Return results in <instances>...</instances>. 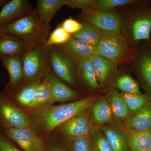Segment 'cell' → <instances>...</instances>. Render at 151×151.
I'll list each match as a JSON object with an SVG mask.
<instances>
[{"mask_svg":"<svg viewBox=\"0 0 151 151\" xmlns=\"http://www.w3.org/2000/svg\"><path fill=\"white\" fill-rule=\"evenodd\" d=\"M113 151H131L124 131L113 127H100Z\"/></svg>","mask_w":151,"mask_h":151,"instance_id":"22","label":"cell"},{"mask_svg":"<svg viewBox=\"0 0 151 151\" xmlns=\"http://www.w3.org/2000/svg\"><path fill=\"white\" fill-rule=\"evenodd\" d=\"M46 142L45 151H71L69 141L56 131L52 132Z\"/></svg>","mask_w":151,"mask_h":151,"instance_id":"30","label":"cell"},{"mask_svg":"<svg viewBox=\"0 0 151 151\" xmlns=\"http://www.w3.org/2000/svg\"><path fill=\"white\" fill-rule=\"evenodd\" d=\"M131 151H148L151 148V131H124Z\"/></svg>","mask_w":151,"mask_h":151,"instance_id":"24","label":"cell"},{"mask_svg":"<svg viewBox=\"0 0 151 151\" xmlns=\"http://www.w3.org/2000/svg\"><path fill=\"white\" fill-rule=\"evenodd\" d=\"M124 125L127 129L140 132L151 131V102L127 118Z\"/></svg>","mask_w":151,"mask_h":151,"instance_id":"17","label":"cell"},{"mask_svg":"<svg viewBox=\"0 0 151 151\" xmlns=\"http://www.w3.org/2000/svg\"><path fill=\"white\" fill-rule=\"evenodd\" d=\"M137 50L133 48L122 34L103 33L96 54L111 60L116 66L133 61Z\"/></svg>","mask_w":151,"mask_h":151,"instance_id":"4","label":"cell"},{"mask_svg":"<svg viewBox=\"0 0 151 151\" xmlns=\"http://www.w3.org/2000/svg\"><path fill=\"white\" fill-rule=\"evenodd\" d=\"M1 27L2 33L17 37L29 48L46 42L51 29L50 24L41 20L35 9L27 15Z\"/></svg>","mask_w":151,"mask_h":151,"instance_id":"3","label":"cell"},{"mask_svg":"<svg viewBox=\"0 0 151 151\" xmlns=\"http://www.w3.org/2000/svg\"><path fill=\"white\" fill-rule=\"evenodd\" d=\"M92 66L100 86H104L117 67L111 60L97 54L91 57Z\"/></svg>","mask_w":151,"mask_h":151,"instance_id":"21","label":"cell"},{"mask_svg":"<svg viewBox=\"0 0 151 151\" xmlns=\"http://www.w3.org/2000/svg\"><path fill=\"white\" fill-rule=\"evenodd\" d=\"M2 131L24 151H45L46 141L39 137L30 127L11 128Z\"/></svg>","mask_w":151,"mask_h":151,"instance_id":"10","label":"cell"},{"mask_svg":"<svg viewBox=\"0 0 151 151\" xmlns=\"http://www.w3.org/2000/svg\"><path fill=\"white\" fill-rule=\"evenodd\" d=\"M121 96L127 104L131 113H136L151 102V98L141 93L137 94L121 93Z\"/></svg>","mask_w":151,"mask_h":151,"instance_id":"28","label":"cell"},{"mask_svg":"<svg viewBox=\"0 0 151 151\" xmlns=\"http://www.w3.org/2000/svg\"><path fill=\"white\" fill-rule=\"evenodd\" d=\"M0 151H23L0 130Z\"/></svg>","mask_w":151,"mask_h":151,"instance_id":"37","label":"cell"},{"mask_svg":"<svg viewBox=\"0 0 151 151\" xmlns=\"http://www.w3.org/2000/svg\"><path fill=\"white\" fill-rule=\"evenodd\" d=\"M30 127L27 113L4 93H0V130Z\"/></svg>","mask_w":151,"mask_h":151,"instance_id":"7","label":"cell"},{"mask_svg":"<svg viewBox=\"0 0 151 151\" xmlns=\"http://www.w3.org/2000/svg\"><path fill=\"white\" fill-rule=\"evenodd\" d=\"M68 141L71 151H92V141L90 136Z\"/></svg>","mask_w":151,"mask_h":151,"instance_id":"34","label":"cell"},{"mask_svg":"<svg viewBox=\"0 0 151 151\" xmlns=\"http://www.w3.org/2000/svg\"><path fill=\"white\" fill-rule=\"evenodd\" d=\"M2 34V32L1 28L0 27V35H1Z\"/></svg>","mask_w":151,"mask_h":151,"instance_id":"39","label":"cell"},{"mask_svg":"<svg viewBox=\"0 0 151 151\" xmlns=\"http://www.w3.org/2000/svg\"><path fill=\"white\" fill-rule=\"evenodd\" d=\"M29 47L17 37L10 34L0 35V58L20 56L24 54Z\"/></svg>","mask_w":151,"mask_h":151,"instance_id":"15","label":"cell"},{"mask_svg":"<svg viewBox=\"0 0 151 151\" xmlns=\"http://www.w3.org/2000/svg\"><path fill=\"white\" fill-rule=\"evenodd\" d=\"M53 104L66 102L81 98V94L68 86L52 71L50 73Z\"/></svg>","mask_w":151,"mask_h":151,"instance_id":"16","label":"cell"},{"mask_svg":"<svg viewBox=\"0 0 151 151\" xmlns=\"http://www.w3.org/2000/svg\"><path fill=\"white\" fill-rule=\"evenodd\" d=\"M95 0H65V6L71 9H78L82 12L93 9Z\"/></svg>","mask_w":151,"mask_h":151,"instance_id":"35","label":"cell"},{"mask_svg":"<svg viewBox=\"0 0 151 151\" xmlns=\"http://www.w3.org/2000/svg\"><path fill=\"white\" fill-rule=\"evenodd\" d=\"M93 126L87 108L80 111L60 124L55 131L70 140L90 136Z\"/></svg>","mask_w":151,"mask_h":151,"instance_id":"8","label":"cell"},{"mask_svg":"<svg viewBox=\"0 0 151 151\" xmlns=\"http://www.w3.org/2000/svg\"><path fill=\"white\" fill-rule=\"evenodd\" d=\"M138 0H95L93 9L100 12H111L121 6L130 5L139 2Z\"/></svg>","mask_w":151,"mask_h":151,"instance_id":"31","label":"cell"},{"mask_svg":"<svg viewBox=\"0 0 151 151\" xmlns=\"http://www.w3.org/2000/svg\"><path fill=\"white\" fill-rule=\"evenodd\" d=\"M114 86L123 92L130 94L141 93L139 85L137 81L129 75L119 76L114 84Z\"/></svg>","mask_w":151,"mask_h":151,"instance_id":"32","label":"cell"},{"mask_svg":"<svg viewBox=\"0 0 151 151\" xmlns=\"http://www.w3.org/2000/svg\"><path fill=\"white\" fill-rule=\"evenodd\" d=\"M79 21L89 23L103 33L122 34L121 15L117 12H100L92 9L81 12L78 16Z\"/></svg>","mask_w":151,"mask_h":151,"instance_id":"9","label":"cell"},{"mask_svg":"<svg viewBox=\"0 0 151 151\" xmlns=\"http://www.w3.org/2000/svg\"><path fill=\"white\" fill-rule=\"evenodd\" d=\"M71 37L70 34L66 32L60 24L50 33L46 42L49 46L62 45L68 41Z\"/></svg>","mask_w":151,"mask_h":151,"instance_id":"33","label":"cell"},{"mask_svg":"<svg viewBox=\"0 0 151 151\" xmlns=\"http://www.w3.org/2000/svg\"><path fill=\"white\" fill-rule=\"evenodd\" d=\"M134 62L135 71L146 94L151 98V46L149 44L138 50Z\"/></svg>","mask_w":151,"mask_h":151,"instance_id":"11","label":"cell"},{"mask_svg":"<svg viewBox=\"0 0 151 151\" xmlns=\"http://www.w3.org/2000/svg\"><path fill=\"white\" fill-rule=\"evenodd\" d=\"M109 100L113 116L117 119H127L130 116L131 112L121 94L114 89L109 93Z\"/></svg>","mask_w":151,"mask_h":151,"instance_id":"27","label":"cell"},{"mask_svg":"<svg viewBox=\"0 0 151 151\" xmlns=\"http://www.w3.org/2000/svg\"><path fill=\"white\" fill-rule=\"evenodd\" d=\"M51 73L42 79L36 89L33 109L42 104L53 105L51 89Z\"/></svg>","mask_w":151,"mask_h":151,"instance_id":"26","label":"cell"},{"mask_svg":"<svg viewBox=\"0 0 151 151\" xmlns=\"http://www.w3.org/2000/svg\"><path fill=\"white\" fill-rule=\"evenodd\" d=\"M34 10L27 0H12L8 2L0 12V27L15 21Z\"/></svg>","mask_w":151,"mask_h":151,"instance_id":"13","label":"cell"},{"mask_svg":"<svg viewBox=\"0 0 151 151\" xmlns=\"http://www.w3.org/2000/svg\"><path fill=\"white\" fill-rule=\"evenodd\" d=\"M94 99L93 96H88L72 103L42 104L26 113L30 127L39 137L46 141L56 128L76 113L89 108Z\"/></svg>","mask_w":151,"mask_h":151,"instance_id":"1","label":"cell"},{"mask_svg":"<svg viewBox=\"0 0 151 151\" xmlns=\"http://www.w3.org/2000/svg\"><path fill=\"white\" fill-rule=\"evenodd\" d=\"M90 136L92 151H113L100 127L93 126Z\"/></svg>","mask_w":151,"mask_h":151,"instance_id":"29","label":"cell"},{"mask_svg":"<svg viewBox=\"0 0 151 151\" xmlns=\"http://www.w3.org/2000/svg\"><path fill=\"white\" fill-rule=\"evenodd\" d=\"M42 79L23 82L16 90L4 93L9 96L19 108L27 112L33 109L36 89Z\"/></svg>","mask_w":151,"mask_h":151,"instance_id":"12","label":"cell"},{"mask_svg":"<svg viewBox=\"0 0 151 151\" xmlns=\"http://www.w3.org/2000/svg\"><path fill=\"white\" fill-rule=\"evenodd\" d=\"M67 54L76 62L81 58L96 54V46L71 37L66 43L61 45Z\"/></svg>","mask_w":151,"mask_h":151,"instance_id":"19","label":"cell"},{"mask_svg":"<svg viewBox=\"0 0 151 151\" xmlns=\"http://www.w3.org/2000/svg\"><path fill=\"white\" fill-rule=\"evenodd\" d=\"M140 1L125 15H121L122 33L131 45L137 50L139 42H150L151 31V5Z\"/></svg>","mask_w":151,"mask_h":151,"instance_id":"2","label":"cell"},{"mask_svg":"<svg viewBox=\"0 0 151 151\" xmlns=\"http://www.w3.org/2000/svg\"><path fill=\"white\" fill-rule=\"evenodd\" d=\"M1 60L9 77V81L4 92L13 91L17 89L23 81L24 68L22 57H8Z\"/></svg>","mask_w":151,"mask_h":151,"instance_id":"14","label":"cell"},{"mask_svg":"<svg viewBox=\"0 0 151 151\" xmlns=\"http://www.w3.org/2000/svg\"><path fill=\"white\" fill-rule=\"evenodd\" d=\"M8 1H5V0H0V7L4 6Z\"/></svg>","mask_w":151,"mask_h":151,"instance_id":"38","label":"cell"},{"mask_svg":"<svg viewBox=\"0 0 151 151\" xmlns=\"http://www.w3.org/2000/svg\"><path fill=\"white\" fill-rule=\"evenodd\" d=\"M49 61L52 72L70 87L77 84V63L67 54L61 45L50 46Z\"/></svg>","mask_w":151,"mask_h":151,"instance_id":"6","label":"cell"},{"mask_svg":"<svg viewBox=\"0 0 151 151\" xmlns=\"http://www.w3.org/2000/svg\"><path fill=\"white\" fill-rule=\"evenodd\" d=\"M76 78L77 81L79 80L89 89H97L100 87L93 69L91 57L81 58L77 61Z\"/></svg>","mask_w":151,"mask_h":151,"instance_id":"18","label":"cell"},{"mask_svg":"<svg viewBox=\"0 0 151 151\" xmlns=\"http://www.w3.org/2000/svg\"><path fill=\"white\" fill-rule=\"evenodd\" d=\"M148 151H151V148L150 149V150H149Z\"/></svg>","mask_w":151,"mask_h":151,"instance_id":"40","label":"cell"},{"mask_svg":"<svg viewBox=\"0 0 151 151\" xmlns=\"http://www.w3.org/2000/svg\"><path fill=\"white\" fill-rule=\"evenodd\" d=\"M79 21L82 25V28L78 32L71 35V37L97 46L102 38L103 33L89 23L81 21Z\"/></svg>","mask_w":151,"mask_h":151,"instance_id":"25","label":"cell"},{"mask_svg":"<svg viewBox=\"0 0 151 151\" xmlns=\"http://www.w3.org/2000/svg\"><path fill=\"white\" fill-rule=\"evenodd\" d=\"M88 109L89 110L88 114L92 123L100 125L112 120L113 113L111 105L105 98L101 97L94 103L93 102Z\"/></svg>","mask_w":151,"mask_h":151,"instance_id":"20","label":"cell"},{"mask_svg":"<svg viewBox=\"0 0 151 151\" xmlns=\"http://www.w3.org/2000/svg\"><path fill=\"white\" fill-rule=\"evenodd\" d=\"M61 24L62 27L70 35L78 32L81 29L82 25L81 22L71 17L65 19Z\"/></svg>","mask_w":151,"mask_h":151,"instance_id":"36","label":"cell"},{"mask_svg":"<svg viewBox=\"0 0 151 151\" xmlns=\"http://www.w3.org/2000/svg\"><path fill=\"white\" fill-rule=\"evenodd\" d=\"M50 46L47 42L32 47L22 55L24 82L42 79L51 73Z\"/></svg>","mask_w":151,"mask_h":151,"instance_id":"5","label":"cell"},{"mask_svg":"<svg viewBox=\"0 0 151 151\" xmlns=\"http://www.w3.org/2000/svg\"><path fill=\"white\" fill-rule=\"evenodd\" d=\"M65 5V0H38L35 10L42 21L50 24L57 12Z\"/></svg>","mask_w":151,"mask_h":151,"instance_id":"23","label":"cell"}]
</instances>
